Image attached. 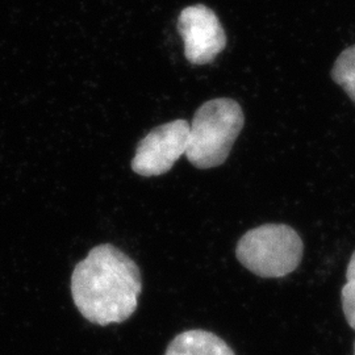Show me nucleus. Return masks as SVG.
<instances>
[{
    "instance_id": "obj_1",
    "label": "nucleus",
    "mask_w": 355,
    "mask_h": 355,
    "mask_svg": "<svg viewBox=\"0 0 355 355\" xmlns=\"http://www.w3.org/2000/svg\"><path fill=\"white\" fill-rule=\"evenodd\" d=\"M142 280L139 266L114 245L94 248L71 275L78 311L98 325L120 324L139 306Z\"/></svg>"
},
{
    "instance_id": "obj_2",
    "label": "nucleus",
    "mask_w": 355,
    "mask_h": 355,
    "mask_svg": "<svg viewBox=\"0 0 355 355\" xmlns=\"http://www.w3.org/2000/svg\"><path fill=\"white\" fill-rule=\"evenodd\" d=\"M240 104L228 98L204 103L190 124L186 157L198 168L223 165L243 128Z\"/></svg>"
},
{
    "instance_id": "obj_3",
    "label": "nucleus",
    "mask_w": 355,
    "mask_h": 355,
    "mask_svg": "<svg viewBox=\"0 0 355 355\" xmlns=\"http://www.w3.org/2000/svg\"><path fill=\"white\" fill-rule=\"evenodd\" d=\"M304 245L299 233L284 224H265L245 233L236 255L242 266L262 278H283L302 262Z\"/></svg>"
},
{
    "instance_id": "obj_4",
    "label": "nucleus",
    "mask_w": 355,
    "mask_h": 355,
    "mask_svg": "<svg viewBox=\"0 0 355 355\" xmlns=\"http://www.w3.org/2000/svg\"><path fill=\"white\" fill-rule=\"evenodd\" d=\"M190 123L174 120L154 128L140 141L132 170L142 177H158L173 168L182 155H186Z\"/></svg>"
},
{
    "instance_id": "obj_5",
    "label": "nucleus",
    "mask_w": 355,
    "mask_h": 355,
    "mask_svg": "<svg viewBox=\"0 0 355 355\" xmlns=\"http://www.w3.org/2000/svg\"><path fill=\"white\" fill-rule=\"evenodd\" d=\"M184 55L192 64H211L227 46V35L216 13L203 4L186 7L178 17Z\"/></svg>"
},
{
    "instance_id": "obj_6",
    "label": "nucleus",
    "mask_w": 355,
    "mask_h": 355,
    "mask_svg": "<svg viewBox=\"0 0 355 355\" xmlns=\"http://www.w3.org/2000/svg\"><path fill=\"white\" fill-rule=\"evenodd\" d=\"M165 355H234L228 343L211 331L187 330L167 346Z\"/></svg>"
},
{
    "instance_id": "obj_7",
    "label": "nucleus",
    "mask_w": 355,
    "mask_h": 355,
    "mask_svg": "<svg viewBox=\"0 0 355 355\" xmlns=\"http://www.w3.org/2000/svg\"><path fill=\"white\" fill-rule=\"evenodd\" d=\"M331 78L355 102V45L338 55L331 69Z\"/></svg>"
},
{
    "instance_id": "obj_8",
    "label": "nucleus",
    "mask_w": 355,
    "mask_h": 355,
    "mask_svg": "<svg viewBox=\"0 0 355 355\" xmlns=\"http://www.w3.org/2000/svg\"><path fill=\"white\" fill-rule=\"evenodd\" d=\"M343 309L349 325L355 329V282H346L341 292Z\"/></svg>"
},
{
    "instance_id": "obj_9",
    "label": "nucleus",
    "mask_w": 355,
    "mask_h": 355,
    "mask_svg": "<svg viewBox=\"0 0 355 355\" xmlns=\"http://www.w3.org/2000/svg\"><path fill=\"white\" fill-rule=\"evenodd\" d=\"M354 352H355V349H354Z\"/></svg>"
}]
</instances>
